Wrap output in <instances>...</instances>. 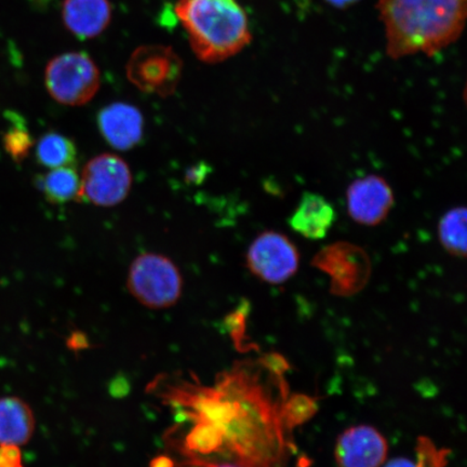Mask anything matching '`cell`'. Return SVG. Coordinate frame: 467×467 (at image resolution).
Returning <instances> with one entry per match:
<instances>
[{
	"label": "cell",
	"mask_w": 467,
	"mask_h": 467,
	"mask_svg": "<svg viewBox=\"0 0 467 467\" xmlns=\"http://www.w3.org/2000/svg\"><path fill=\"white\" fill-rule=\"evenodd\" d=\"M34 431V413L25 400L19 397L0 399V446H25Z\"/></svg>",
	"instance_id": "9a60e30c"
},
{
	"label": "cell",
	"mask_w": 467,
	"mask_h": 467,
	"mask_svg": "<svg viewBox=\"0 0 467 467\" xmlns=\"http://www.w3.org/2000/svg\"><path fill=\"white\" fill-rule=\"evenodd\" d=\"M388 451V441L378 430L358 425L338 436L335 455L338 467H381Z\"/></svg>",
	"instance_id": "8fae6325"
},
{
	"label": "cell",
	"mask_w": 467,
	"mask_h": 467,
	"mask_svg": "<svg viewBox=\"0 0 467 467\" xmlns=\"http://www.w3.org/2000/svg\"><path fill=\"white\" fill-rule=\"evenodd\" d=\"M327 3L332 5V7L337 9H346L350 7V5L358 3L359 0H326Z\"/></svg>",
	"instance_id": "603a6c76"
},
{
	"label": "cell",
	"mask_w": 467,
	"mask_h": 467,
	"mask_svg": "<svg viewBox=\"0 0 467 467\" xmlns=\"http://www.w3.org/2000/svg\"><path fill=\"white\" fill-rule=\"evenodd\" d=\"M336 221V212L324 196L306 192L291 214L289 225L301 236L319 241L327 236Z\"/></svg>",
	"instance_id": "5bb4252c"
},
{
	"label": "cell",
	"mask_w": 467,
	"mask_h": 467,
	"mask_svg": "<svg viewBox=\"0 0 467 467\" xmlns=\"http://www.w3.org/2000/svg\"><path fill=\"white\" fill-rule=\"evenodd\" d=\"M109 0H64L62 20L69 33L79 39H91L100 35L112 21Z\"/></svg>",
	"instance_id": "4fadbf2b"
},
{
	"label": "cell",
	"mask_w": 467,
	"mask_h": 467,
	"mask_svg": "<svg viewBox=\"0 0 467 467\" xmlns=\"http://www.w3.org/2000/svg\"><path fill=\"white\" fill-rule=\"evenodd\" d=\"M347 203L349 217L356 223L377 226L388 219L394 207L395 197L387 180L369 174L349 184Z\"/></svg>",
	"instance_id": "30bf717a"
},
{
	"label": "cell",
	"mask_w": 467,
	"mask_h": 467,
	"mask_svg": "<svg viewBox=\"0 0 467 467\" xmlns=\"http://www.w3.org/2000/svg\"><path fill=\"white\" fill-rule=\"evenodd\" d=\"M36 159L40 165L50 168H74L78 149L71 139L57 132H48L39 139Z\"/></svg>",
	"instance_id": "2e32d148"
},
{
	"label": "cell",
	"mask_w": 467,
	"mask_h": 467,
	"mask_svg": "<svg viewBox=\"0 0 467 467\" xmlns=\"http://www.w3.org/2000/svg\"><path fill=\"white\" fill-rule=\"evenodd\" d=\"M98 126L110 146L119 150H130L142 140L144 119L133 105L113 103L99 113Z\"/></svg>",
	"instance_id": "7c38bea8"
},
{
	"label": "cell",
	"mask_w": 467,
	"mask_h": 467,
	"mask_svg": "<svg viewBox=\"0 0 467 467\" xmlns=\"http://www.w3.org/2000/svg\"><path fill=\"white\" fill-rule=\"evenodd\" d=\"M247 266L255 277L267 284L280 285L294 277L299 270V250L284 234L263 232L251 243Z\"/></svg>",
	"instance_id": "ba28073f"
},
{
	"label": "cell",
	"mask_w": 467,
	"mask_h": 467,
	"mask_svg": "<svg viewBox=\"0 0 467 467\" xmlns=\"http://www.w3.org/2000/svg\"><path fill=\"white\" fill-rule=\"evenodd\" d=\"M383 467H418L416 462L406 458H396L390 460L389 462Z\"/></svg>",
	"instance_id": "7402d4cb"
},
{
	"label": "cell",
	"mask_w": 467,
	"mask_h": 467,
	"mask_svg": "<svg viewBox=\"0 0 467 467\" xmlns=\"http://www.w3.org/2000/svg\"><path fill=\"white\" fill-rule=\"evenodd\" d=\"M465 207L449 210L438 223V237L443 249L453 256H466V213Z\"/></svg>",
	"instance_id": "ac0fdd59"
},
{
	"label": "cell",
	"mask_w": 467,
	"mask_h": 467,
	"mask_svg": "<svg viewBox=\"0 0 467 467\" xmlns=\"http://www.w3.org/2000/svg\"><path fill=\"white\" fill-rule=\"evenodd\" d=\"M171 395L185 408L192 424L184 451L192 467H203L215 453L249 467L259 445L260 417L250 392L246 371L225 373L213 388H179Z\"/></svg>",
	"instance_id": "6da1fadb"
},
{
	"label": "cell",
	"mask_w": 467,
	"mask_h": 467,
	"mask_svg": "<svg viewBox=\"0 0 467 467\" xmlns=\"http://www.w3.org/2000/svg\"><path fill=\"white\" fill-rule=\"evenodd\" d=\"M377 9L389 57H433L462 36L467 0H378Z\"/></svg>",
	"instance_id": "7a4b0ae2"
},
{
	"label": "cell",
	"mask_w": 467,
	"mask_h": 467,
	"mask_svg": "<svg viewBox=\"0 0 467 467\" xmlns=\"http://www.w3.org/2000/svg\"><path fill=\"white\" fill-rule=\"evenodd\" d=\"M126 74L139 90L168 98L173 95L182 79L183 61L171 47L141 46L132 52Z\"/></svg>",
	"instance_id": "8992f818"
},
{
	"label": "cell",
	"mask_w": 467,
	"mask_h": 467,
	"mask_svg": "<svg viewBox=\"0 0 467 467\" xmlns=\"http://www.w3.org/2000/svg\"><path fill=\"white\" fill-rule=\"evenodd\" d=\"M40 182V190L51 203L81 200L80 178L72 167L51 169Z\"/></svg>",
	"instance_id": "e0dca14e"
},
{
	"label": "cell",
	"mask_w": 467,
	"mask_h": 467,
	"mask_svg": "<svg viewBox=\"0 0 467 467\" xmlns=\"http://www.w3.org/2000/svg\"><path fill=\"white\" fill-rule=\"evenodd\" d=\"M80 182L81 200L98 207H114L130 195L132 174L121 157L104 153L87 163Z\"/></svg>",
	"instance_id": "52a82bcc"
},
{
	"label": "cell",
	"mask_w": 467,
	"mask_h": 467,
	"mask_svg": "<svg viewBox=\"0 0 467 467\" xmlns=\"http://www.w3.org/2000/svg\"><path fill=\"white\" fill-rule=\"evenodd\" d=\"M449 451L436 448L428 438H420L417 446L418 467H445Z\"/></svg>",
	"instance_id": "ffe728a7"
},
{
	"label": "cell",
	"mask_w": 467,
	"mask_h": 467,
	"mask_svg": "<svg viewBox=\"0 0 467 467\" xmlns=\"http://www.w3.org/2000/svg\"><path fill=\"white\" fill-rule=\"evenodd\" d=\"M174 11L192 52L203 63L235 57L253 40L247 15L237 0H179Z\"/></svg>",
	"instance_id": "3957f363"
},
{
	"label": "cell",
	"mask_w": 467,
	"mask_h": 467,
	"mask_svg": "<svg viewBox=\"0 0 467 467\" xmlns=\"http://www.w3.org/2000/svg\"><path fill=\"white\" fill-rule=\"evenodd\" d=\"M313 265L328 273L332 277V285L343 294L363 287L371 268L369 256L365 250L347 242H338L321 249L315 256Z\"/></svg>",
	"instance_id": "9c48e42d"
},
{
	"label": "cell",
	"mask_w": 467,
	"mask_h": 467,
	"mask_svg": "<svg viewBox=\"0 0 467 467\" xmlns=\"http://www.w3.org/2000/svg\"><path fill=\"white\" fill-rule=\"evenodd\" d=\"M0 467H23L19 447L0 446Z\"/></svg>",
	"instance_id": "44dd1931"
},
{
	"label": "cell",
	"mask_w": 467,
	"mask_h": 467,
	"mask_svg": "<svg viewBox=\"0 0 467 467\" xmlns=\"http://www.w3.org/2000/svg\"><path fill=\"white\" fill-rule=\"evenodd\" d=\"M214 467H243V466H239V465L232 464V463H223V464H219Z\"/></svg>",
	"instance_id": "cb8c5ba5"
},
{
	"label": "cell",
	"mask_w": 467,
	"mask_h": 467,
	"mask_svg": "<svg viewBox=\"0 0 467 467\" xmlns=\"http://www.w3.org/2000/svg\"><path fill=\"white\" fill-rule=\"evenodd\" d=\"M45 85L57 103L81 107L96 97L101 75L92 58L83 52H67L47 64Z\"/></svg>",
	"instance_id": "5b68a950"
},
{
	"label": "cell",
	"mask_w": 467,
	"mask_h": 467,
	"mask_svg": "<svg viewBox=\"0 0 467 467\" xmlns=\"http://www.w3.org/2000/svg\"><path fill=\"white\" fill-rule=\"evenodd\" d=\"M127 287L142 306L163 309L177 305L183 290L179 268L167 256L143 254L132 262Z\"/></svg>",
	"instance_id": "277c9868"
},
{
	"label": "cell",
	"mask_w": 467,
	"mask_h": 467,
	"mask_svg": "<svg viewBox=\"0 0 467 467\" xmlns=\"http://www.w3.org/2000/svg\"><path fill=\"white\" fill-rule=\"evenodd\" d=\"M4 145L7 153L16 162H21L27 157L34 141L27 130L19 126L11 128L4 137Z\"/></svg>",
	"instance_id": "d6986e66"
}]
</instances>
